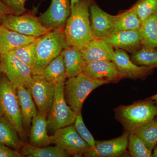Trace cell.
<instances>
[{"instance_id":"1","label":"cell","mask_w":157,"mask_h":157,"mask_svg":"<svg viewBox=\"0 0 157 157\" xmlns=\"http://www.w3.org/2000/svg\"><path fill=\"white\" fill-rule=\"evenodd\" d=\"M91 0H79L71 7L64 33L68 45L81 50L94 38L90 19Z\"/></svg>"},{"instance_id":"2","label":"cell","mask_w":157,"mask_h":157,"mask_svg":"<svg viewBox=\"0 0 157 157\" xmlns=\"http://www.w3.org/2000/svg\"><path fill=\"white\" fill-rule=\"evenodd\" d=\"M68 45L64 31L52 30L38 37L33 76L41 75L46 66Z\"/></svg>"},{"instance_id":"3","label":"cell","mask_w":157,"mask_h":157,"mask_svg":"<svg viewBox=\"0 0 157 157\" xmlns=\"http://www.w3.org/2000/svg\"><path fill=\"white\" fill-rule=\"evenodd\" d=\"M0 115L6 117L23 139L25 132L17 94V86L3 73L0 75Z\"/></svg>"},{"instance_id":"4","label":"cell","mask_w":157,"mask_h":157,"mask_svg":"<svg viewBox=\"0 0 157 157\" xmlns=\"http://www.w3.org/2000/svg\"><path fill=\"white\" fill-rule=\"evenodd\" d=\"M108 83L105 80L91 78L82 73L68 78L64 84L65 97L67 103L78 114L81 112L83 103L89 95L97 88Z\"/></svg>"},{"instance_id":"5","label":"cell","mask_w":157,"mask_h":157,"mask_svg":"<svg viewBox=\"0 0 157 157\" xmlns=\"http://www.w3.org/2000/svg\"><path fill=\"white\" fill-rule=\"evenodd\" d=\"M116 113L119 121L130 132L154 119L157 116V107L149 100L121 106L116 109Z\"/></svg>"},{"instance_id":"6","label":"cell","mask_w":157,"mask_h":157,"mask_svg":"<svg viewBox=\"0 0 157 157\" xmlns=\"http://www.w3.org/2000/svg\"><path fill=\"white\" fill-rule=\"evenodd\" d=\"M65 83L56 85L55 96L48 112L47 128L54 132L58 129L73 124L77 114L69 106L65 97Z\"/></svg>"},{"instance_id":"7","label":"cell","mask_w":157,"mask_h":157,"mask_svg":"<svg viewBox=\"0 0 157 157\" xmlns=\"http://www.w3.org/2000/svg\"><path fill=\"white\" fill-rule=\"evenodd\" d=\"M2 72L17 86L29 89L33 74L30 67L10 53L0 55Z\"/></svg>"},{"instance_id":"8","label":"cell","mask_w":157,"mask_h":157,"mask_svg":"<svg viewBox=\"0 0 157 157\" xmlns=\"http://www.w3.org/2000/svg\"><path fill=\"white\" fill-rule=\"evenodd\" d=\"M0 23L9 30L35 38L41 36L50 31L42 25L38 17L31 14H7L3 17Z\"/></svg>"},{"instance_id":"9","label":"cell","mask_w":157,"mask_h":157,"mask_svg":"<svg viewBox=\"0 0 157 157\" xmlns=\"http://www.w3.org/2000/svg\"><path fill=\"white\" fill-rule=\"evenodd\" d=\"M50 136L51 143L74 157L84 156L90 147L78 135L74 124L56 130Z\"/></svg>"},{"instance_id":"10","label":"cell","mask_w":157,"mask_h":157,"mask_svg":"<svg viewBox=\"0 0 157 157\" xmlns=\"http://www.w3.org/2000/svg\"><path fill=\"white\" fill-rule=\"evenodd\" d=\"M71 11L70 0H51L48 9L38 18L49 30L64 31Z\"/></svg>"},{"instance_id":"11","label":"cell","mask_w":157,"mask_h":157,"mask_svg":"<svg viewBox=\"0 0 157 157\" xmlns=\"http://www.w3.org/2000/svg\"><path fill=\"white\" fill-rule=\"evenodd\" d=\"M56 85L45 80L41 75H33L30 90L38 109V113L46 116L49 112L56 93Z\"/></svg>"},{"instance_id":"12","label":"cell","mask_w":157,"mask_h":157,"mask_svg":"<svg viewBox=\"0 0 157 157\" xmlns=\"http://www.w3.org/2000/svg\"><path fill=\"white\" fill-rule=\"evenodd\" d=\"M91 29L94 38L104 39L112 33L115 15L102 10L94 2L90 6Z\"/></svg>"},{"instance_id":"13","label":"cell","mask_w":157,"mask_h":157,"mask_svg":"<svg viewBox=\"0 0 157 157\" xmlns=\"http://www.w3.org/2000/svg\"><path fill=\"white\" fill-rule=\"evenodd\" d=\"M130 132L124 133L120 137L105 141H96L94 147L90 148L83 156L116 157L123 154L128 144Z\"/></svg>"},{"instance_id":"14","label":"cell","mask_w":157,"mask_h":157,"mask_svg":"<svg viewBox=\"0 0 157 157\" xmlns=\"http://www.w3.org/2000/svg\"><path fill=\"white\" fill-rule=\"evenodd\" d=\"M113 63L123 78H141L150 74L153 68L134 63L124 49L114 50Z\"/></svg>"},{"instance_id":"15","label":"cell","mask_w":157,"mask_h":157,"mask_svg":"<svg viewBox=\"0 0 157 157\" xmlns=\"http://www.w3.org/2000/svg\"><path fill=\"white\" fill-rule=\"evenodd\" d=\"M82 73L91 78L105 80L108 83L124 78L111 61L90 62L86 65Z\"/></svg>"},{"instance_id":"16","label":"cell","mask_w":157,"mask_h":157,"mask_svg":"<svg viewBox=\"0 0 157 157\" xmlns=\"http://www.w3.org/2000/svg\"><path fill=\"white\" fill-rule=\"evenodd\" d=\"M80 51L86 64L94 61H113L114 58L113 47L103 39L94 38Z\"/></svg>"},{"instance_id":"17","label":"cell","mask_w":157,"mask_h":157,"mask_svg":"<svg viewBox=\"0 0 157 157\" xmlns=\"http://www.w3.org/2000/svg\"><path fill=\"white\" fill-rule=\"evenodd\" d=\"M103 40L113 47L135 52L142 47L139 29L121 31L112 34Z\"/></svg>"},{"instance_id":"18","label":"cell","mask_w":157,"mask_h":157,"mask_svg":"<svg viewBox=\"0 0 157 157\" xmlns=\"http://www.w3.org/2000/svg\"><path fill=\"white\" fill-rule=\"evenodd\" d=\"M37 38L21 35L0 25V55L33 42Z\"/></svg>"},{"instance_id":"19","label":"cell","mask_w":157,"mask_h":157,"mask_svg":"<svg viewBox=\"0 0 157 157\" xmlns=\"http://www.w3.org/2000/svg\"><path fill=\"white\" fill-rule=\"evenodd\" d=\"M46 117L38 113L32 121L29 138L30 144L33 146L41 147L52 144L48 134Z\"/></svg>"},{"instance_id":"20","label":"cell","mask_w":157,"mask_h":157,"mask_svg":"<svg viewBox=\"0 0 157 157\" xmlns=\"http://www.w3.org/2000/svg\"><path fill=\"white\" fill-rule=\"evenodd\" d=\"M61 54L64 62L67 78L78 76L82 73L86 63L80 50L68 45Z\"/></svg>"},{"instance_id":"21","label":"cell","mask_w":157,"mask_h":157,"mask_svg":"<svg viewBox=\"0 0 157 157\" xmlns=\"http://www.w3.org/2000/svg\"><path fill=\"white\" fill-rule=\"evenodd\" d=\"M17 94L24 128H29L33 119L38 114V112L29 89L17 86Z\"/></svg>"},{"instance_id":"22","label":"cell","mask_w":157,"mask_h":157,"mask_svg":"<svg viewBox=\"0 0 157 157\" xmlns=\"http://www.w3.org/2000/svg\"><path fill=\"white\" fill-rule=\"evenodd\" d=\"M41 75L45 80L52 84L65 83L67 78L64 62L62 54L46 66Z\"/></svg>"},{"instance_id":"23","label":"cell","mask_w":157,"mask_h":157,"mask_svg":"<svg viewBox=\"0 0 157 157\" xmlns=\"http://www.w3.org/2000/svg\"><path fill=\"white\" fill-rule=\"evenodd\" d=\"M16 129L6 117L0 115V143L14 149H21L23 142Z\"/></svg>"},{"instance_id":"24","label":"cell","mask_w":157,"mask_h":157,"mask_svg":"<svg viewBox=\"0 0 157 157\" xmlns=\"http://www.w3.org/2000/svg\"><path fill=\"white\" fill-rule=\"evenodd\" d=\"M141 25V21L132 7L122 13L115 15L112 34L121 31L139 29Z\"/></svg>"},{"instance_id":"25","label":"cell","mask_w":157,"mask_h":157,"mask_svg":"<svg viewBox=\"0 0 157 157\" xmlns=\"http://www.w3.org/2000/svg\"><path fill=\"white\" fill-rule=\"evenodd\" d=\"M142 47L157 48V14L141 23L139 29Z\"/></svg>"},{"instance_id":"26","label":"cell","mask_w":157,"mask_h":157,"mask_svg":"<svg viewBox=\"0 0 157 157\" xmlns=\"http://www.w3.org/2000/svg\"><path fill=\"white\" fill-rule=\"evenodd\" d=\"M130 132L139 137L151 151L157 144V121L154 119L137 127Z\"/></svg>"},{"instance_id":"27","label":"cell","mask_w":157,"mask_h":157,"mask_svg":"<svg viewBox=\"0 0 157 157\" xmlns=\"http://www.w3.org/2000/svg\"><path fill=\"white\" fill-rule=\"evenodd\" d=\"M22 155L29 157H67L70 155L56 146L38 147L24 143L21 148Z\"/></svg>"},{"instance_id":"28","label":"cell","mask_w":157,"mask_h":157,"mask_svg":"<svg viewBox=\"0 0 157 157\" xmlns=\"http://www.w3.org/2000/svg\"><path fill=\"white\" fill-rule=\"evenodd\" d=\"M131 60L138 66L157 68V48L142 47L133 52Z\"/></svg>"},{"instance_id":"29","label":"cell","mask_w":157,"mask_h":157,"mask_svg":"<svg viewBox=\"0 0 157 157\" xmlns=\"http://www.w3.org/2000/svg\"><path fill=\"white\" fill-rule=\"evenodd\" d=\"M37 43L38 38L33 42L21 45L9 52L17 57L32 70L36 56Z\"/></svg>"},{"instance_id":"30","label":"cell","mask_w":157,"mask_h":157,"mask_svg":"<svg viewBox=\"0 0 157 157\" xmlns=\"http://www.w3.org/2000/svg\"><path fill=\"white\" fill-rule=\"evenodd\" d=\"M132 7L142 23L148 17L157 14V0H137Z\"/></svg>"},{"instance_id":"31","label":"cell","mask_w":157,"mask_h":157,"mask_svg":"<svg viewBox=\"0 0 157 157\" xmlns=\"http://www.w3.org/2000/svg\"><path fill=\"white\" fill-rule=\"evenodd\" d=\"M128 146L129 153L132 157H152V151L147 147L139 137L132 132L129 134Z\"/></svg>"},{"instance_id":"32","label":"cell","mask_w":157,"mask_h":157,"mask_svg":"<svg viewBox=\"0 0 157 157\" xmlns=\"http://www.w3.org/2000/svg\"><path fill=\"white\" fill-rule=\"evenodd\" d=\"M74 126L78 135L89 145L91 148L94 147L96 141L83 122L81 112L77 114Z\"/></svg>"},{"instance_id":"33","label":"cell","mask_w":157,"mask_h":157,"mask_svg":"<svg viewBox=\"0 0 157 157\" xmlns=\"http://www.w3.org/2000/svg\"><path fill=\"white\" fill-rule=\"evenodd\" d=\"M26 1V0H2L12 13L17 15L24 14L25 12Z\"/></svg>"},{"instance_id":"34","label":"cell","mask_w":157,"mask_h":157,"mask_svg":"<svg viewBox=\"0 0 157 157\" xmlns=\"http://www.w3.org/2000/svg\"><path fill=\"white\" fill-rule=\"evenodd\" d=\"M21 153H20L16 150L9 148V147L0 143V157H21Z\"/></svg>"},{"instance_id":"35","label":"cell","mask_w":157,"mask_h":157,"mask_svg":"<svg viewBox=\"0 0 157 157\" xmlns=\"http://www.w3.org/2000/svg\"><path fill=\"white\" fill-rule=\"evenodd\" d=\"M13 14L10 9H9L2 0H0V22L2 18L7 14Z\"/></svg>"},{"instance_id":"36","label":"cell","mask_w":157,"mask_h":157,"mask_svg":"<svg viewBox=\"0 0 157 157\" xmlns=\"http://www.w3.org/2000/svg\"><path fill=\"white\" fill-rule=\"evenodd\" d=\"M149 100L152 101L153 102L157 103V94H156L152 96L150 98H149Z\"/></svg>"},{"instance_id":"37","label":"cell","mask_w":157,"mask_h":157,"mask_svg":"<svg viewBox=\"0 0 157 157\" xmlns=\"http://www.w3.org/2000/svg\"><path fill=\"white\" fill-rule=\"evenodd\" d=\"M154 148L153 153L152 154V157H157V144Z\"/></svg>"},{"instance_id":"38","label":"cell","mask_w":157,"mask_h":157,"mask_svg":"<svg viewBox=\"0 0 157 157\" xmlns=\"http://www.w3.org/2000/svg\"><path fill=\"white\" fill-rule=\"evenodd\" d=\"M70 1L71 7H72L74 5L78 2L79 0H70Z\"/></svg>"},{"instance_id":"39","label":"cell","mask_w":157,"mask_h":157,"mask_svg":"<svg viewBox=\"0 0 157 157\" xmlns=\"http://www.w3.org/2000/svg\"><path fill=\"white\" fill-rule=\"evenodd\" d=\"M1 73H2V70H1V65H0V75H1Z\"/></svg>"}]
</instances>
